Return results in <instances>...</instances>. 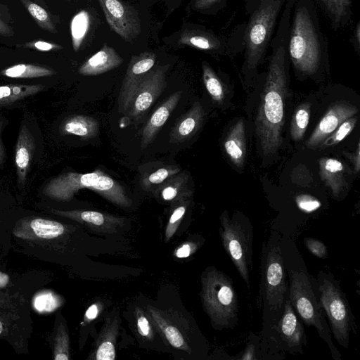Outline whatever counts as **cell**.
Here are the masks:
<instances>
[{"mask_svg":"<svg viewBox=\"0 0 360 360\" xmlns=\"http://www.w3.org/2000/svg\"><path fill=\"white\" fill-rule=\"evenodd\" d=\"M295 0H286L270 43L265 83L255 120L257 144L264 156L276 154L283 142L290 58L288 36Z\"/></svg>","mask_w":360,"mask_h":360,"instance_id":"cell-1","label":"cell"},{"mask_svg":"<svg viewBox=\"0 0 360 360\" xmlns=\"http://www.w3.org/2000/svg\"><path fill=\"white\" fill-rule=\"evenodd\" d=\"M76 224L35 214H17L12 229V249L42 262L64 264L77 248Z\"/></svg>","mask_w":360,"mask_h":360,"instance_id":"cell-2","label":"cell"},{"mask_svg":"<svg viewBox=\"0 0 360 360\" xmlns=\"http://www.w3.org/2000/svg\"><path fill=\"white\" fill-rule=\"evenodd\" d=\"M282 236L271 230L263 242L260 263L259 304L262 327L259 335L262 359H276L275 333L284 304L288 297V281L281 250Z\"/></svg>","mask_w":360,"mask_h":360,"instance_id":"cell-3","label":"cell"},{"mask_svg":"<svg viewBox=\"0 0 360 360\" xmlns=\"http://www.w3.org/2000/svg\"><path fill=\"white\" fill-rule=\"evenodd\" d=\"M328 48L314 2L295 0L288 49L295 72L303 77H314L321 72L328 63Z\"/></svg>","mask_w":360,"mask_h":360,"instance_id":"cell-4","label":"cell"},{"mask_svg":"<svg viewBox=\"0 0 360 360\" xmlns=\"http://www.w3.org/2000/svg\"><path fill=\"white\" fill-rule=\"evenodd\" d=\"M281 250L288 276V298L300 319L308 327H314L327 344L334 360H341L332 334L319 302L312 280L304 262L293 241L282 236Z\"/></svg>","mask_w":360,"mask_h":360,"instance_id":"cell-5","label":"cell"},{"mask_svg":"<svg viewBox=\"0 0 360 360\" xmlns=\"http://www.w3.org/2000/svg\"><path fill=\"white\" fill-rule=\"evenodd\" d=\"M286 0H246L247 21L238 26L244 51L243 72L252 77L264 61Z\"/></svg>","mask_w":360,"mask_h":360,"instance_id":"cell-6","label":"cell"},{"mask_svg":"<svg viewBox=\"0 0 360 360\" xmlns=\"http://www.w3.org/2000/svg\"><path fill=\"white\" fill-rule=\"evenodd\" d=\"M82 189H90L112 204L127 207L131 200L124 188L103 171L81 174L68 172L51 179L44 187L46 197L57 202H69Z\"/></svg>","mask_w":360,"mask_h":360,"instance_id":"cell-7","label":"cell"},{"mask_svg":"<svg viewBox=\"0 0 360 360\" xmlns=\"http://www.w3.org/2000/svg\"><path fill=\"white\" fill-rule=\"evenodd\" d=\"M200 298L212 327L234 328L238 321V300L232 279L214 266L201 274Z\"/></svg>","mask_w":360,"mask_h":360,"instance_id":"cell-8","label":"cell"},{"mask_svg":"<svg viewBox=\"0 0 360 360\" xmlns=\"http://www.w3.org/2000/svg\"><path fill=\"white\" fill-rule=\"evenodd\" d=\"M314 283L331 334L341 347L347 349L351 333H356V326L345 293L330 272L319 271Z\"/></svg>","mask_w":360,"mask_h":360,"instance_id":"cell-9","label":"cell"},{"mask_svg":"<svg viewBox=\"0 0 360 360\" xmlns=\"http://www.w3.org/2000/svg\"><path fill=\"white\" fill-rule=\"evenodd\" d=\"M32 333L30 300L0 289V340L8 343L17 354H26Z\"/></svg>","mask_w":360,"mask_h":360,"instance_id":"cell-10","label":"cell"},{"mask_svg":"<svg viewBox=\"0 0 360 360\" xmlns=\"http://www.w3.org/2000/svg\"><path fill=\"white\" fill-rule=\"evenodd\" d=\"M219 235L224 250L240 277L250 288V272L252 268L253 228L243 214L230 217L224 211L219 218Z\"/></svg>","mask_w":360,"mask_h":360,"instance_id":"cell-11","label":"cell"},{"mask_svg":"<svg viewBox=\"0 0 360 360\" xmlns=\"http://www.w3.org/2000/svg\"><path fill=\"white\" fill-rule=\"evenodd\" d=\"M155 331L171 347L192 352L191 330L188 320L175 310L160 309L146 305L145 309Z\"/></svg>","mask_w":360,"mask_h":360,"instance_id":"cell-12","label":"cell"},{"mask_svg":"<svg viewBox=\"0 0 360 360\" xmlns=\"http://www.w3.org/2000/svg\"><path fill=\"white\" fill-rule=\"evenodd\" d=\"M307 343V335L302 322L298 318L288 297L276 328V352L278 354L280 351H285L292 354H302Z\"/></svg>","mask_w":360,"mask_h":360,"instance_id":"cell-13","label":"cell"},{"mask_svg":"<svg viewBox=\"0 0 360 360\" xmlns=\"http://www.w3.org/2000/svg\"><path fill=\"white\" fill-rule=\"evenodd\" d=\"M110 27L131 42L141 33V20L136 9L123 0H98Z\"/></svg>","mask_w":360,"mask_h":360,"instance_id":"cell-14","label":"cell"},{"mask_svg":"<svg viewBox=\"0 0 360 360\" xmlns=\"http://www.w3.org/2000/svg\"><path fill=\"white\" fill-rule=\"evenodd\" d=\"M168 68L169 65L158 66L141 79L127 112L131 119L141 117L162 94L167 85Z\"/></svg>","mask_w":360,"mask_h":360,"instance_id":"cell-15","label":"cell"},{"mask_svg":"<svg viewBox=\"0 0 360 360\" xmlns=\"http://www.w3.org/2000/svg\"><path fill=\"white\" fill-rule=\"evenodd\" d=\"M156 58L155 53L150 51L131 58L118 96V110L120 113L128 112L141 79L153 68Z\"/></svg>","mask_w":360,"mask_h":360,"instance_id":"cell-16","label":"cell"},{"mask_svg":"<svg viewBox=\"0 0 360 360\" xmlns=\"http://www.w3.org/2000/svg\"><path fill=\"white\" fill-rule=\"evenodd\" d=\"M46 212L75 221L93 231L112 233L123 226L124 219L105 212L86 210H63L48 207Z\"/></svg>","mask_w":360,"mask_h":360,"instance_id":"cell-17","label":"cell"},{"mask_svg":"<svg viewBox=\"0 0 360 360\" xmlns=\"http://www.w3.org/2000/svg\"><path fill=\"white\" fill-rule=\"evenodd\" d=\"M52 273L44 269H31L23 273L0 270V289L30 300L34 292L51 282Z\"/></svg>","mask_w":360,"mask_h":360,"instance_id":"cell-18","label":"cell"},{"mask_svg":"<svg viewBox=\"0 0 360 360\" xmlns=\"http://www.w3.org/2000/svg\"><path fill=\"white\" fill-rule=\"evenodd\" d=\"M359 110L345 101L333 103L320 120L309 138L306 141L309 149L316 150L346 119L354 116Z\"/></svg>","mask_w":360,"mask_h":360,"instance_id":"cell-19","label":"cell"},{"mask_svg":"<svg viewBox=\"0 0 360 360\" xmlns=\"http://www.w3.org/2000/svg\"><path fill=\"white\" fill-rule=\"evenodd\" d=\"M179 44L215 56L229 55L230 51L229 37L202 27L186 29L179 36Z\"/></svg>","mask_w":360,"mask_h":360,"instance_id":"cell-20","label":"cell"},{"mask_svg":"<svg viewBox=\"0 0 360 360\" xmlns=\"http://www.w3.org/2000/svg\"><path fill=\"white\" fill-rule=\"evenodd\" d=\"M34 150V139L27 126L22 124L15 148V166L17 183L21 188L26 184Z\"/></svg>","mask_w":360,"mask_h":360,"instance_id":"cell-21","label":"cell"},{"mask_svg":"<svg viewBox=\"0 0 360 360\" xmlns=\"http://www.w3.org/2000/svg\"><path fill=\"white\" fill-rule=\"evenodd\" d=\"M181 94V91H177L171 94L151 115L142 131V149L146 148L153 141L178 105Z\"/></svg>","mask_w":360,"mask_h":360,"instance_id":"cell-22","label":"cell"},{"mask_svg":"<svg viewBox=\"0 0 360 360\" xmlns=\"http://www.w3.org/2000/svg\"><path fill=\"white\" fill-rule=\"evenodd\" d=\"M120 321L117 314L108 316L95 342L88 359L114 360L116 356V340Z\"/></svg>","mask_w":360,"mask_h":360,"instance_id":"cell-23","label":"cell"},{"mask_svg":"<svg viewBox=\"0 0 360 360\" xmlns=\"http://www.w3.org/2000/svg\"><path fill=\"white\" fill-rule=\"evenodd\" d=\"M205 111L200 103L195 102L191 108L176 122L169 133V143H181L189 140L200 128Z\"/></svg>","mask_w":360,"mask_h":360,"instance_id":"cell-24","label":"cell"},{"mask_svg":"<svg viewBox=\"0 0 360 360\" xmlns=\"http://www.w3.org/2000/svg\"><path fill=\"white\" fill-rule=\"evenodd\" d=\"M123 61L113 48L104 44L98 52L79 68L78 72L84 76L98 75L117 68Z\"/></svg>","mask_w":360,"mask_h":360,"instance_id":"cell-25","label":"cell"},{"mask_svg":"<svg viewBox=\"0 0 360 360\" xmlns=\"http://www.w3.org/2000/svg\"><path fill=\"white\" fill-rule=\"evenodd\" d=\"M328 18L330 28L336 32L346 27L352 17V0H312Z\"/></svg>","mask_w":360,"mask_h":360,"instance_id":"cell-26","label":"cell"},{"mask_svg":"<svg viewBox=\"0 0 360 360\" xmlns=\"http://www.w3.org/2000/svg\"><path fill=\"white\" fill-rule=\"evenodd\" d=\"M224 150L231 162L238 167L244 165L246 156L245 122L240 119L229 129L224 141Z\"/></svg>","mask_w":360,"mask_h":360,"instance_id":"cell-27","label":"cell"},{"mask_svg":"<svg viewBox=\"0 0 360 360\" xmlns=\"http://www.w3.org/2000/svg\"><path fill=\"white\" fill-rule=\"evenodd\" d=\"M319 165L321 180L330 188L333 195L338 197L347 188L344 164L335 158H322Z\"/></svg>","mask_w":360,"mask_h":360,"instance_id":"cell-28","label":"cell"},{"mask_svg":"<svg viewBox=\"0 0 360 360\" xmlns=\"http://www.w3.org/2000/svg\"><path fill=\"white\" fill-rule=\"evenodd\" d=\"M51 349L53 359L69 360L70 359V342L66 321L61 311L56 313L53 328L46 338Z\"/></svg>","mask_w":360,"mask_h":360,"instance_id":"cell-29","label":"cell"},{"mask_svg":"<svg viewBox=\"0 0 360 360\" xmlns=\"http://www.w3.org/2000/svg\"><path fill=\"white\" fill-rule=\"evenodd\" d=\"M99 130V122L94 117L84 115H75L68 117L60 129L61 134H72L85 140L96 137Z\"/></svg>","mask_w":360,"mask_h":360,"instance_id":"cell-30","label":"cell"},{"mask_svg":"<svg viewBox=\"0 0 360 360\" xmlns=\"http://www.w3.org/2000/svg\"><path fill=\"white\" fill-rule=\"evenodd\" d=\"M192 192L186 191L172 202V208L165 230V242L167 243L173 237L179 228L191 202Z\"/></svg>","mask_w":360,"mask_h":360,"instance_id":"cell-31","label":"cell"},{"mask_svg":"<svg viewBox=\"0 0 360 360\" xmlns=\"http://www.w3.org/2000/svg\"><path fill=\"white\" fill-rule=\"evenodd\" d=\"M188 180L187 173L181 171L158 187L155 195L164 201L172 202L190 190L187 186Z\"/></svg>","mask_w":360,"mask_h":360,"instance_id":"cell-32","label":"cell"},{"mask_svg":"<svg viewBox=\"0 0 360 360\" xmlns=\"http://www.w3.org/2000/svg\"><path fill=\"white\" fill-rule=\"evenodd\" d=\"M35 23L43 30L52 34L58 32V17L32 0H20Z\"/></svg>","mask_w":360,"mask_h":360,"instance_id":"cell-33","label":"cell"},{"mask_svg":"<svg viewBox=\"0 0 360 360\" xmlns=\"http://www.w3.org/2000/svg\"><path fill=\"white\" fill-rule=\"evenodd\" d=\"M44 89L42 84H6L0 86V106L34 96Z\"/></svg>","mask_w":360,"mask_h":360,"instance_id":"cell-34","label":"cell"},{"mask_svg":"<svg viewBox=\"0 0 360 360\" xmlns=\"http://www.w3.org/2000/svg\"><path fill=\"white\" fill-rule=\"evenodd\" d=\"M0 74L10 78L30 79L52 76L56 72L51 68L41 65L19 63L2 70Z\"/></svg>","mask_w":360,"mask_h":360,"instance_id":"cell-35","label":"cell"},{"mask_svg":"<svg viewBox=\"0 0 360 360\" xmlns=\"http://www.w3.org/2000/svg\"><path fill=\"white\" fill-rule=\"evenodd\" d=\"M90 15L87 11L81 10L72 18L70 32L73 49L77 52L81 48L89 30Z\"/></svg>","mask_w":360,"mask_h":360,"instance_id":"cell-36","label":"cell"},{"mask_svg":"<svg viewBox=\"0 0 360 360\" xmlns=\"http://www.w3.org/2000/svg\"><path fill=\"white\" fill-rule=\"evenodd\" d=\"M202 81L206 90L216 103H221L224 98L225 88L219 75L206 61L202 63Z\"/></svg>","mask_w":360,"mask_h":360,"instance_id":"cell-37","label":"cell"},{"mask_svg":"<svg viewBox=\"0 0 360 360\" xmlns=\"http://www.w3.org/2000/svg\"><path fill=\"white\" fill-rule=\"evenodd\" d=\"M311 112V104L305 103L295 110L290 122V136L295 141H300L308 126Z\"/></svg>","mask_w":360,"mask_h":360,"instance_id":"cell-38","label":"cell"},{"mask_svg":"<svg viewBox=\"0 0 360 360\" xmlns=\"http://www.w3.org/2000/svg\"><path fill=\"white\" fill-rule=\"evenodd\" d=\"M17 214L6 216L0 214V260L12 249V229Z\"/></svg>","mask_w":360,"mask_h":360,"instance_id":"cell-39","label":"cell"},{"mask_svg":"<svg viewBox=\"0 0 360 360\" xmlns=\"http://www.w3.org/2000/svg\"><path fill=\"white\" fill-rule=\"evenodd\" d=\"M357 117L352 116L342 122L335 130L326 138L317 149L323 150L335 146L345 139L354 129Z\"/></svg>","mask_w":360,"mask_h":360,"instance_id":"cell-40","label":"cell"},{"mask_svg":"<svg viewBox=\"0 0 360 360\" xmlns=\"http://www.w3.org/2000/svg\"><path fill=\"white\" fill-rule=\"evenodd\" d=\"M181 172L178 166L169 165L161 167L146 176L141 181L144 189L153 188L155 186L161 185L168 179Z\"/></svg>","mask_w":360,"mask_h":360,"instance_id":"cell-41","label":"cell"},{"mask_svg":"<svg viewBox=\"0 0 360 360\" xmlns=\"http://www.w3.org/2000/svg\"><path fill=\"white\" fill-rule=\"evenodd\" d=\"M134 318L139 335L146 340H152L154 337L155 329L146 311L139 307H136L134 310Z\"/></svg>","mask_w":360,"mask_h":360,"instance_id":"cell-42","label":"cell"},{"mask_svg":"<svg viewBox=\"0 0 360 360\" xmlns=\"http://www.w3.org/2000/svg\"><path fill=\"white\" fill-rule=\"evenodd\" d=\"M238 360L262 359L260 350V338L252 333H250L245 349L240 355L232 357Z\"/></svg>","mask_w":360,"mask_h":360,"instance_id":"cell-43","label":"cell"},{"mask_svg":"<svg viewBox=\"0 0 360 360\" xmlns=\"http://www.w3.org/2000/svg\"><path fill=\"white\" fill-rule=\"evenodd\" d=\"M228 0H193V8L207 13L214 14L226 6Z\"/></svg>","mask_w":360,"mask_h":360,"instance_id":"cell-44","label":"cell"},{"mask_svg":"<svg viewBox=\"0 0 360 360\" xmlns=\"http://www.w3.org/2000/svg\"><path fill=\"white\" fill-rule=\"evenodd\" d=\"M13 35L11 14L8 7L0 2V36L10 37Z\"/></svg>","mask_w":360,"mask_h":360,"instance_id":"cell-45","label":"cell"},{"mask_svg":"<svg viewBox=\"0 0 360 360\" xmlns=\"http://www.w3.org/2000/svg\"><path fill=\"white\" fill-rule=\"evenodd\" d=\"M16 47L30 49L43 52L57 51L63 49L60 44L42 40H34L17 44Z\"/></svg>","mask_w":360,"mask_h":360,"instance_id":"cell-46","label":"cell"},{"mask_svg":"<svg viewBox=\"0 0 360 360\" xmlns=\"http://www.w3.org/2000/svg\"><path fill=\"white\" fill-rule=\"evenodd\" d=\"M304 244L306 248L313 255L320 259H325L327 257V247L322 241L313 238H306L304 240Z\"/></svg>","mask_w":360,"mask_h":360,"instance_id":"cell-47","label":"cell"},{"mask_svg":"<svg viewBox=\"0 0 360 360\" xmlns=\"http://www.w3.org/2000/svg\"><path fill=\"white\" fill-rule=\"evenodd\" d=\"M298 207L304 212H312L321 206V202L316 198L307 194H301L296 197Z\"/></svg>","mask_w":360,"mask_h":360,"instance_id":"cell-48","label":"cell"},{"mask_svg":"<svg viewBox=\"0 0 360 360\" xmlns=\"http://www.w3.org/2000/svg\"><path fill=\"white\" fill-rule=\"evenodd\" d=\"M198 249V245L193 242H186L179 246L174 252L176 257L182 259L188 257Z\"/></svg>","mask_w":360,"mask_h":360,"instance_id":"cell-49","label":"cell"},{"mask_svg":"<svg viewBox=\"0 0 360 360\" xmlns=\"http://www.w3.org/2000/svg\"><path fill=\"white\" fill-rule=\"evenodd\" d=\"M349 42L358 55L360 53V21H357L353 28Z\"/></svg>","mask_w":360,"mask_h":360,"instance_id":"cell-50","label":"cell"},{"mask_svg":"<svg viewBox=\"0 0 360 360\" xmlns=\"http://www.w3.org/2000/svg\"><path fill=\"white\" fill-rule=\"evenodd\" d=\"M101 310L99 303H94L90 305L86 310L82 323H88L94 320L98 315Z\"/></svg>","mask_w":360,"mask_h":360,"instance_id":"cell-51","label":"cell"},{"mask_svg":"<svg viewBox=\"0 0 360 360\" xmlns=\"http://www.w3.org/2000/svg\"><path fill=\"white\" fill-rule=\"evenodd\" d=\"M345 155L348 157V158L352 162L354 171L357 173L360 169V153H359V143H357L356 148L354 153H346Z\"/></svg>","mask_w":360,"mask_h":360,"instance_id":"cell-52","label":"cell"},{"mask_svg":"<svg viewBox=\"0 0 360 360\" xmlns=\"http://www.w3.org/2000/svg\"><path fill=\"white\" fill-rule=\"evenodd\" d=\"M1 129H2V122L0 121V165L3 163L4 160V147H3V144H2V141H1Z\"/></svg>","mask_w":360,"mask_h":360,"instance_id":"cell-53","label":"cell"},{"mask_svg":"<svg viewBox=\"0 0 360 360\" xmlns=\"http://www.w3.org/2000/svg\"><path fill=\"white\" fill-rule=\"evenodd\" d=\"M32 1L37 3L38 4L41 5V6H43L45 8H46V9L48 8L45 0H32Z\"/></svg>","mask_w":360,"mask_h":360,"instance_id":"cell-54","label":"cell"},{"mask_svg":"<svg viewBox=\"0 0 360 360\" xmlns=\"http://www.w3.org/2000/svg\"><path fill=\"white\" fill-rule=\"evenodd\" d=\"M67 1H72V0H67Z\"/></svg>","mask_w":360,"mask_h":360,"instance_id":"cell-55","label":"cell"}]
</instances>
